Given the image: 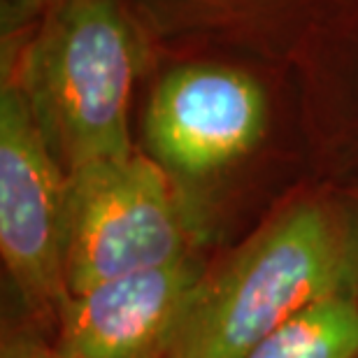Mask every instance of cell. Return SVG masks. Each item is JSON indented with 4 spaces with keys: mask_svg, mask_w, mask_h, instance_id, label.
<instances>
[{
    "mask_svg": "<svg viewBox=\"0 0 358 358\" xmlns=\"http://www.w3.org/2000/svg\"><path fill=\"white\" fill-rule=\"evenodd\" d=\"M133 133L210 254L314 179L298 80L247 63L182 59L149 75Z\"/></svg>",
    "mask_w": 358,
    "mask_h": 358,
    "instance_id": "obj_1",
    "label": "cell"
},
{
    "mask_svg": "<svg viewBox=\"0 0 358 358\" xmlns=\"http://www.w3.org/2000/svg\"><path fill=\"white\" fill-rule=\"evenodd\" d=\"M352 284L340 193L312 179L212 256L170 358H247L307 307Z\"/></svg>",
    "mask_w": 358,
    "mask_h": 358,
    "instance_id": "obj_2",
    "label": "cell"
},
{
    "mask_svg": "<svg viewBox=\"0 0 358 358\" xmlns=\"http://www.w3.org/2000/svg\"><path fill=\"white\" fill-rule=\"evenodd\" d=\"M149 52L124 0H66L3 54L42 140L68 177L135 152Z\"/></svg>",
    "mask_w": 358,
    "mask_h": 358,
    "instance_id": "obj_3",
    "label": "cell"
},
{
    "mask_svg": "<svg viewBox=\"0 0 358 358\" xmlns=\"http://www.w3.org/2000/svg\"><path fill=\"white\" fill-rule=\"evenodd\" d=\"M68 175L47 149L24 93L0 82V259L10 289L3 324L47 340L68 300L63 277Z\"/></svg>",
    "mask_w": 358,
    "mask_h": 358,
    "instance_id": "obj_4",
    "label": "cell"
},
{
    "mask_svg": "<svg viewBox=\"0 0 358 358\" xmlns=\"http://www.w3.org/2000/svg\"><path fill=\"white\" fill-rule=\"evenodd\" d=\"M205 252L168 179L138 149L68 177L63 277L68 296Z\"/></svg>",
    "mask_w": 358,
    "mask_h": 358,
    "instance_id": "obj_5",
    "label": "cell"
},
{
    "mask_svg": "<svg viewBox=\"0 0 358 358\" xmlns=\"http://www.w3.org/2000/svg\"><path fill=\"white\" fill-rule=\"evenodd\" d=\"M212 256L196 252L68 296L47 340L3 324L0 358H170Z\"/></svg>",
    "mask_w": 358,
    "mask_h": 358,
    "instance_id": "obj_6",
    "label": "cell"
},
{
    "mask_svg": "<svg viewBox=\"0 0 358 358\" xmlns=\"http://www.w3.org/2000/svg\"><path fill=\"white\" fill-rule=\"evenodd\" d=\"M314 179L358 184V42H317L300 56Z\"/></svg>",
    "mask_w": 358,
    "mask_h": 358,
    "instance_id": "obj_7",
    "label": "cell"
},
{
    "mask_svg": "<svg viewBox=\"0 0 358 358\" xmlns=\"http://www.w3.org/2000/svg\"><path fill=\"white\" fill-rule=\"evenodd\" d=\"M358 291L354 284L333 291L307 307L247 358H356Z\"/></svg>",
    "mask_w": 358,
    "mask_h": 358,
    "instance_id": "obj_8",
    "label": "cell"
},
{
    "mask_svg": "<svg viewBox=\"0 0 358 358\" xmlns=\"http://www.w3.org/2000/svg\"><path fill=\"white\" fill-rule=\"evenodd\" d=\"M66 0H0V38L3 54L19 47L28 33Z\"/></svg>",
    "mask_w": 358,
    "mask_h": 358,
    "instance_id": "obj_9",
    "label": "cell"
},
{
    "mask_svg": "<svg viewBox=\"0 0 358 358\" xmlns=\"http://www.w3.org/2000/svg\"><path fill=\"white\" fill-rule=\"evenodd\" d=\"M335 189L340 193L342 212H345L349 275H352V284L358 291V184H345V186H335Z\"/></svg>",
    "mask_w": 358,
    "mask_h": 358,
    "instance_id": "obj_10",
    "label": "cell"
},
{
    "mask_svg": "<svg viewBox=\"0 0 358 358\" xmlns=\"http://www.w3.org/2000/svg\"><path fill=\"white\" fill-rule=\"evenodd\" d=\"M356 358H358V356H356Z\"/></svg>",
    "mask_w": 358,
    "mask_h": 358,
    "instance_id": "obj_11",
    "label": "cell"
}]
</instances>
